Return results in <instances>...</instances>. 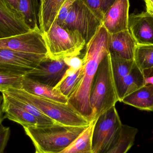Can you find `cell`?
I'll return each instance as SVG.
<instances>
[{
  "mask_svg": "<svg viewBox=\"0 0 153 153\" xmlns=\"http://www.w3.org/2000/svg\"><path fill=\"white\" fill-rule=\"evenodd\" d=\"M109 33L102 24L85 46L82 58V76L68 102L90 122L94 121L90 103V94L93 81L102 58L108 53Z\"/></svg>",
  "mask_w": 153,
  "mask_h": 153,
  "instance_id": "cell-1",
  "label": "cell"
},
{
  "mask_svg": "<svg viewBox=\"0 0 153 153\" xmlns=\"http://www.w3.org/2000/svg\"><path fill=\"white\" fill-rule=\"evenodd\" d=\"M88 126H70L56 124L23 128L25 134L32 141L36 150L41 153H56L68 147Z\"/></svg>",
  "mask_w": 153,
  "mask_h": 153,
  "instance_id": "cell-2",
  "label": "cell"
},
{
  "mask_svg": "<svg viewBox=\"0 0 153 153\" xmlns=\"http://www.w3.org/2000/svg\"><path fill=\"white\" fill-rule=\"evenodd\" d=\"M3 92L32 104L57 124L70 126H85L91 123L68 102L63 103L35 96L22 89H10Z\"/></svg>",
  "mask_w": 153,
  "mask_h": 153,
  "instance_id": "cell-3",
  "label": "cell"
},
{
  "mask_svg": "<svg viewBox=\"0 0 153 153\" xmlns=\"http://www.w3.org/2000/svg\"><path fill=\"white\" fill-rule=\"evenodd\" d=\"M119 101L113 79L109 53L100 62L90 94V103L94 120Z\"/></svg>",
  "mask_w": 153,
  "mask_h": 153,
  "instance_id": "cell-4",
  "label": "cell"
},
{
  "mask_svg": "<svg viewBox=\"0 0 153 153\" xmlns=\"http://www.w3.org/2000/svg\"><path fill=\"white\" fill-rule=\"evenodd\" d=\"M43 34L48 56L53 59L78 56L86 44L80 33L62 27L55 20L50 29Z\"/></svg>",
  "mask_w": 153,
  "mask_h": 153,
  "instance_id": "cell-5",
  "label": "cell"
},
{
  "mask_svg": "<svg viewBox=\"0 0 153 153\" xmlns=\"http://www.w3.org/2000/svg\"><path fill=\"white\" fill-rule=\"evenodd\" d=\"M123 124L115 106L101 114L95 120L91 138L92 153H104L119 139Z\"/></svg>",
  "mask_w": 153,
  "mask_h": 153,
  "instance_id": "cell-6",
  "label": "cell"
},
{
  "mask_svg": "<svg viewBox=\"0 0 153 153\" xmlns=\"http://www.w3.org/2000/svg\"><path fill=\"white\" fill-rule=\"evenodd\" d=\"M102 24L101 20L81 0H75L61 27L80 33L87 43Z\"/></svg>",
  "mask_w": 153,
  "mask_h": 153,
  "instance_id": "cell-7",
  "label": "cell"
},
{
  "mask_svg": "<svg viewBox=\"0 0 153 153\" xmlns=\"http://www.w3.org/2000/svg\"><path fill=\"white\" fill-rule=\"evenodd\" d=\"M47 56L0 48V73L25 76Z\"/></svg>",
  "mask_w": 153,
  "mask_h": 153,
  "instance_id": "cell-8",
  "label": "cell"
},
{
  "mask_svg": "<svg viewBox=\"0 0 153 153\" xmlns=\"http://www.w3.org/2000/svg\"><path fill=\"white\" fill-rule=\"evenodd\" d=\"M0 48L36 54L48 55L44 34L39 28L21 35L0 39Z\"/></svg>",
  "mask_w": 153,
  "mask_h": 153,
  "instance_id": "cell-9",
  "label": "cell"
},
{
  "mask_svg": "<svg viewBox=\"0 0 153 153\" xmlns=\"http://www.w3.org/2000/svg\"><path fill=\"white\" fill-rule=\"evenodd\" d=\"M69 68L63 59H53L47 55L41 60L36 68L25 76L55 87L62 80Z\"/></svg>",
  "mask_w": 153,
  "mask_h": 153,
  "instance_id": "cell-10",
  "label": "cell"
},
{
  "mask_svg": "<svg viewBox=\"0 0 153 153\" xmlns=\"http://www.w3.org/2000/svg\"><path fill=\"white\" fill-rule=\"evenodd\" d=\"M129 0H116L104 15L102 23L109 34L128 30Z\"/></svg>",
  "mask_w": 153,
  "mask_h": 153,
  "instance_id": "cell-11",
  "label": "cell"
},
{
  "mask_svg": "<svg viewBox=\"0 0 153 153\" xmlns=\"http://www.w3.org/2000/svg\"><path fill=\"white\" fill-rule=\"evenodd\" d=\"M128 30L137 45H153V15L143 12L128 17Z\"/></svg>",
  "mask_w": 153,
  "mask_h": 153,
  "instance_id": "cell-12",
  "label": "cell"
},
{
  "mask_svg": "<svg viewBox=\"0 0 153 153\" xmlns=\"http://www.w3.org/2000/svg\"><path fill=\"white\" fill-rule=\"evenodd\" d=\"M137 44L128 30L109 34L108 51L110 54L126 60H134Z\"/></svg>",
  "mask_w": 153,
  "mask_h": 153,
  "instance_id": "cell-13",
  "label": "cell"
},
{
  "mask_svg": "<svg viewBox=\"0 0 153 153\" xmlns=\"http://www.w3.org/2000/svg\"><path fill=\"white\" fill-rule=\"evenodd\" d=\"M31 30L0 0V39L27 33Z\"/></svg>",
  "mask_w": 153,
  "mask_h": 153,
  "instance_id": "cell-14",
  "label": "cell"
},
{
  "mask_svg": "<svg viewBox=\"0 0 153 153\" xmlns=\"http://www.w3.org/2000/svg\"><path fill=\"white\" fill-rule=\"evenodd\" d=\"M3 97L1 107L4 118L16 122L23 127H40L38 120L33 115L11 102L5 94L1 93Z\"/></svg>",
  "mask_w": 153,
  "mask_h": 153,
  "instance_id": "cell-15",
  "label": "cell"
},
{
  "mask_svg": "<svg viewBox=\"0 0 153 153\" xmlns=\"http://www.w3.org/2000/svg\"><path fill=\"white\" fill-rule=\"evenodd\" d=\"M22 89L35 96L63 103L68 102V99L58 89L37 82L26 76H24L22 80Z\"/></svg>",
  "mask_w": 153,
  "mask_h": 153,
  "instance_id": "cell-16",
  "label": "cell"
},
{
  "mask_svg": "<svg viewBox=\"0 0 153 153\" xmlns=\"http://www.w3.org/2000/svg\"><path fill=\"white\" fill-rule=\"evenodd\" d=\"M144 85V77L143 71L134 64L130 72L124 77L116 87L119 101L127 95Z\"/></svg>",
  "mask_w": 153,
  "mask_h": 153,
  "instance_id": "cell-17",
  "label": "cell"
},
{
  "mask_svg": "<svg viewBox=\"0 0 153 153\" xmlns=\"http://www.w3.org/2000/svg\"><path fill=\"white\" fill-rule=\"evenodd\" d=\"M65 0H46L39 4V26L43 33L47 32L54 22Z\"/></svg>",
  "mask_w": 153,
  "mask_h": 153,
  "instance_id": "cell-18",
  "label": "cell"
},
{
  "mask_svg": "<svg viewBox=\"0 0 153 153\" xmlns=\"http://www.w3.org/2000/svg\"><path fill=\"white\" fill-rule=\"evenodd\" d=\"M120 102L141 110L153 111V94L148 87L144 85L124 97Z\"/></svg>",
  "mask_w": 153,
  "mask_h": 153,
  "instance_id": "cell-19",
  "label": "cell"
},
{
  "mask_svg": "<svg viewBox=\"0 0 153 153\" xmlns=\"http://www.w3.org/2000/svg\"><path fill=\"white\" fill-rule=\"evenodd\" d=\"M38 0H19V10L24 23L31 30L39 28Z\"/></svg>",
  "mask_w": 153,
  "mask_h": 153,
  "instance_id": "cell-20",
  "label": "cell"
},
{
  "mask_svg": "<svg viewBox=\"0 0 153 153\" xmlns=\"http://www.w3.org/2000/svg\"><path fill=\"white\" fill-rule=\"evenodd\" d=\"M95 120L90 123L86 129L68 147L56 153H92L91 138Z\"/></svg>",
  "mask_w": 153,
  "mask_h": 153,
  "instance_id": "cell-21",
  "label": "cell"
},
{
  "mask_svg": "<svg viewBox=\"0 0 153 153\" xmlns=\"http://www.w3.org/2000/svg\"><path fill=\"white\" fill-rule=\"evenodd\" d=\"M135 128L123 125L120 137L114 146L104 153H127L134 144L138 133Z\"/></svg>",
  "mask_w": 153,
  "mask_h": 153,
  "instance_id": "cell-22",
  "label": "cell"
},
{
  "mask_svg": "<svg viewBox=\"0 0 153 153\" xmlns=\"http://www.w3.org/2000/svg\"><path fill=\"white\" fill-rule=\"evenodd\" d=\"M83 66L74 71L68 69L59 83L55 88L67 99L70 97L82 76Z\"/></svg>",
  "mask_w": 153,
  "mask_h": 153,
  "instance_id": "cell-23",
  "label": "cell"
},
{
  "mask_svg": "<svg viewBox=\"0 0 153 153\" xmlns=\"http://www.w3.org/2000/svg\"><path fill=\"white\" fill-rule=\"evenodd\" d=\"M2 93L5 94L8 100L14 105L23 109V110L35 117L38 120L39 124H40V127L52 126V125L57 124L53 120L46 116L43 112L39 111L37 108H36L32 104H30L25 101L14 98L7 94L5 93L4 92H3Z\"/></svg>",
  "mask_w": 153,
  "mask_h": 153,
  "instance_id": "cell-24",
  "label": "cell"
},
{
  "mask_svg": "<svg viewBox=\"0 0 153 153\" xmlns=\"http://www.w3.org/2000/svg\"><path fill=\"white\" fill-rule=\"evenodd\" d=\"M134 62L143 71L153 67V45H137L135 50Z\"/></svg>",
  "mask_w": 153,
  "mask_h": 153,
  "instance_id": "cell-25",
  "label": "cell"
},
{
  "mask_svg": "<svg viewBox=\"0 0 153 153\" xmlns=\"http://www.w3.org/2000/svg\"><path fill=\"white\" fill-rule=\"evenodd\" d=\"M111 71L116 87L133 68L134 60H126L110 54Z\"/></svg>",
  "mask_w": 153,
  "mask_h": 153,
  "instance_id": "cell-26",
  "label": "cell"
},
{
  "mask_svg": "<svg viewBox=\"0 0 153 153\" xmlns=\"http://www.w3.org/2000/svg\"><path fill=\"white\" fill-rule=\"evenodd\" d=\"M102 22L105 13L116 0H81Z\"/></svg>",
  "mask_w": 153,
  "mask_h": 153,
  "instance_id": "cell-27",
  "label": "cell"
},
{
  "mask_svg": "<svg viewBox=\"0 0 153 153\" xmlns=\"http://www.w3.org/2000/svg\"><path fill=\"white\" fill-rule=\"evenodd\" d=\"M24 76L0 73V92L10 89H22Z\"/></svg>",
  "mask_w": 153,
  "mask_h": 153,
  "instance_id": "cell-28",
  "label": "cell"
},
{
  "mask_svg": "<svg viewBox=\"0 0 153 153\" xmlns=\"http://www.w3.org/2000/svg\"><path fill=\"white\" fill-rule=\"evenodd\" d=\"M75 0H65L57 13L55 20L58 25L62 26L68 17Z\"/></svg>",
  "mask_w": 153,
  "mask_h": 153,
  "instance_id": "cell-29",
  "label": "cell"
},
{
  "mask_svg": "<svg viewBox=\"0 0 153 153\" xmlns=\"http://www.w3.org/2000/svg\"><path fill=\"white\" fill-rule=\"evenodd\" d=\"M10 135V129L9 127L0 125V153H4Z\"/></svg>",
  "mask_w": 153,
  "mask_h": 153,
  "instance_id": "cell-30",
  "label": "cell"
},
{
  "mask_svg": "<svg viewBox=\"0 0 153 153\" xmlns=\"http://www.w3.org/2000/svg\"><path fill=\"white\" fill-rule=\"evenodd\" d=\"M65 63L69 67V69L73 71H77L82 66V58L78 56H71L64 59Z\"/></svg>",
  "mask_w": 153,
  "mask_h": 153,
  "instance_id": "cell-31",
  "label": "cell"
},
{
  "mask_svg": "<svg viewBox=\"0 0 153 153\" xmlns=\"http://www.w3.org/2000/svg\"><path fill=\"white\" fill-rule=\"evenodd\" d=\"M2 1L11 11L22 20L19 10V0H2Z\"/></svg>",
  "mask_w": 153,
  "mask_h": 153,
  "instance_id": "cell-32",
  "label": "cell"
},
{
  "mask_svg": "<svg viewBox=\"0 0 153 153\" xmlns=\"http://www.w3.org/2000/svg\"><path fill=\"white\" fill-rule=\"evenodd\" d=\"M144 85L148 87L153 94V67L143 71Z\"/></svg>",
  "mask_w": 153,
  "mask_h": 153,
  "instance_id": "cell-33",
  "label": "cell"
},
{
  "mask_svg": "<svg viewBox=\"0 0 153 153\" xmlns=\"http://www.w3.org/2000/svg\"><path fill=\"white\" fill-rule=\"evenodd\" d=\"M146 6V12L153 15V0H144Z\"/></svg>",
  "mask_w": 153,
  "mask_h": 153,
  "instance_id": "cell-34",
  "label": "cell"
},
{
  "mask_svg": "<svg viewBox=\"0 0 153 153\" xmlns=\"http://www.w3.org/2000/svg\"><path fill=\"white\" fill-rule=\"evenodd\" d=\"M4 114L3 112L1 109V107L0 106V125L2 124V122H3L4 119Z\"/></svg>",
  "mask_w": 153,
  "mask_h": 153,
  "instance_id": "cell-35",
  "label": "cell"
},
{
  "mask_svg": "<svg viewBox=\"0 0 153 153\" xmlns=\"http://www.w3.org/2000/svg\"><path fill=\"white\" fill-rule=\"evenodd\" d=\"M3 100V97L2 94L0 95V106L1 105L2 103Z\"/></svg>",
  "mask_w": 153,
  "mask_h": 153,
  "instance_id": "cell-36",
  "label": "cell"
},
{
  "mask_svg": "<svg viewBox=\"0 0 153 153\" xmlns=\"http://www.w3.org/2000/svg\"><path fill=\"white\" fill-rule=\"evenodd\" d=\"M45 1L46 0H40V4H43V3H44Z\"/></svg>",
  "mask_w": 153,
  "mask_h": 153,
  "instance_id": "cell-37",
  "label": "cell"
},
{
  "mask_svg": "<svg viewBox=\"0 0 153 153\" xmlns=\"http://www.w3.org/2000/svg\"><path fill=\"white\" fill-rule=\"evenodd\" d=\"M35 153H40V152H38V151H37V150H36V152H35Z\"/></svg>",
  "mask_w": 153,
  "mask_h": 153,
  "instance_id": "cell-38",
  "label": "cell"
}]
</instances>
